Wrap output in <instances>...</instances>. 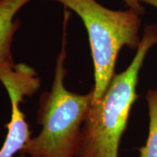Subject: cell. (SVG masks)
<instances>
[{
	"instance_id": "1",
	"label": "cell",
	"mask_w": 157,
	"mask_h": 157,
	"mask_svg": "<svg viewBox=\"0 0 157 157\" xmlns=\"http://www.w3.org/2000/svg\"><path fill=\"white\" fill-rule=\"evenodd\" d=\"M157 44V24L147 25L132 61L114 74L103 97L93 101L82 126L75 157H118L133 104L138 98L139 72L151 47Z\"/></svg>"
},
{
	"instance_id": "2",
	"label": "cell",
	"mask_w": 157,
	"mask_h": 157,
	"mask_svg": "<svg viewBox=\"0 0 157 157\" xmlns=\"http://www.w3.org/2000/svg\"><path fill=\"white\" fill-rule=\"evenodd\" d=\"M69 17L70 12L65 10L62 46L57 58L53 83L50 91L43 93L39 101L37 121L42 130L21 151L29 157H75L82 126L93 101V89L81 95L68 91L64 85Z\"/></svg>"
},
{
	"instance_id": "3",
	"label": "cell",
	"mask_w": 157,
	"mask_h": 157,
	"mask_svg": "<svg viewBox=\"0 0 157 157\" xmlns=\"http://www.w3.org/2000/svg\"><path fill=\"white\" fill-rule=\"evenodd\" d=\"M76 13L87 31L94 63L93 101L103 97L114 75L116 61L123 47L137 49L141 39L140 14L132 9L115 11L96 0H50Z\"/></svg>"
},
{
	"instance_id": "4",
	"label": "cell",
	"mask_w": 157,
	"mask_h": 157,
	"mask_svg": "<svg viewBox=\"0 0 157 157\" xmlns=\"http://www.w3.org/2000/svg\"><path fill=\"white\" fill-rule=\"evenodd\" d=\"M8 93L12 106L11 120L7 124V135L0 149V157H13L21 151L31 139V131L25 114L20 109V103L25 96H30L39 88L38 76L25 71L6 78L2 82Z\"/></svg>"
},
{
	"instance_id": "5",
	"label": "cell",
	"mask_w": 157,
	"mask_h": 157,
	"mask_svg": "<svg viewBox=\"0 0 157 157\" xmlns=\"http://www.w3.org/2000/svg\"><path fill=\"white\" fill-rule=\"evenodd\" d=\"M33 0H0V76L16 66L12 55V43L20 22L15 18L23 7Z\"/></svg>"
},
{
	"instance_id": "6",
	"label": "cell",
	"mask_w": 157,
	"mask_h": 157,
	"mask_svg": "<svg viewBox=\"0 0 157 157\" xmlns=\"http://www.w3.org/2000/svg\"><path fill=\"white\" fill-rule=\"evenodd\" d=\"M149 110V130L145 146L140 148V157H157V88L146 93Z\"/></svg>"
},
{
	"instance_id": "7",
	"label": "cell",
	"mask_w": 157,
	"mask_h": 157,
	"mask_svg": "<svg viewBox=\"0 0 157 157\" xmlns=\"http://www.w3.org/2000/svg\"><path fill=\"white\" fill-rule=\"evenodd\" d=\"M123 1L128 6L129 9L133 10L140 15L144 13V9L141 5L140 0H123Z\"/></svg>"
},
{
	"instance_id": "8",
	"label": "cell",
	"mask_w": 157,
	"mask_h": 157,
	"mask_svg": "<svg viewBox=\"0 0 157 157\" xmlns=\"http://www.w3.org/2000/svg\"><path fill=\"white\" fill-rule=\"evenodd\" d=\"M140 1L141 2V3L144 2L157 8V0H140Z\"/></svg>"
},
{
	"instance_id": "9",
	"label": "cell",
	"mask_w": 157,
	"mask_h": 157,
	"mask_svg": "<svg viewBox=\"0 0 157 157\" xmlns=\"http://www.w3.org/2000/svg\"><path fill=\"white\" fill-rule=\"evenodd\" d=\"M19 157H28V156H25V155H22V156H19Z\"/></svg>"
}]
</instances>
